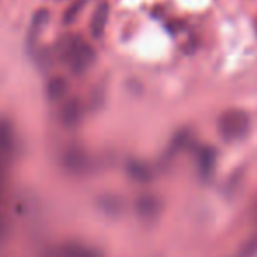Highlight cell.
Segmentation results:
<instances>
[{"label":"cell","mask_w":257,"mask_h":257,"mask_svg":"<svg viewBox=\"0 0 257 257\" xmlns=\"http://www.w3.org/2000/svg\"><path fill=\"white\" fill-rule=\"evenodd\" d=\"M218 133L229 143L239 141L248 134L250 116L243 109H229L218 118Z\"/></svg>","instance_id":"1"},{"label":"cell","mask_w":257,"mask_h":257,"mask_svg":"<svg viewBox=\"0 0 257 257\" xmlns=\"http://www.w3.org/2000/svg\"><path fill=\"white\" fill-rule=\"evenodd\" d=\"M65 57L69 60V65L74 72H83L85 69H88L93 64L95 58V51L88 43L81 39V37H74L71 41V44L67 46Z\"/></svg>","instance_id":"2"},{"label":"cell","mask_w":257,"mask_h":257,"mask_svg":"<svg viewBox=\"0 0 257 257\" xmlns=\"http://www.w3.org/2000/svg\"><path fill=\"white\" fill-rule=\"evenodd\" d=\"M107 20H109V4L107 2H100L95 11H93L92 20H90V32H92L93 37L99 39L102 36L104 30H106Z\"/></svg>","instance_id":"3"},{"label":"cell","mask_w":257,"mask_h":257,"mask_svg":"<svg viewBox=\"0 0 257 257\" xmlns=\"http://www.w3.org/2000/svg\"><path fill=\"white\" fill-rule=\"evenodd\" d=\"M217 162V152L211 147H203L197 152V166H199V173L203 176H210Z\"/></svg>","instance_id":"4"},{"label":"cell","mask_w":257,"mask_h":257,"mask_svg":"<svg viewBox=\"0 0 257 257\" xmlns=\"http://www.w3.org/2000/svg\"><path fill=\"white\" fill-rule=\"evenodd\" d=\"M138 210L143 217H155L161 210V204L155 197H141L140 203H138Z\"/></svg>","instance_id":"5"},{"label":"cell","mask_w":257,"mask_h":257,"mask_svg":"<svg viewBox=\"0 0 257 257\" xmlns=\"http://www.w3.org/2000/svg\"><path fill=\"white\" fill-rule=\"evenodd\" d=\"M128 175L133 176V178L140 180V182H145V180H150L152 173L148 171V168L145 164L133 162V164H128Z\"/></svg>","instance_id":"6"},{"label":"cell","mask_w":257,"mask_h":257,"mask_svg":"<svg viewBox=\"0 0 257 257\" xmlns=\"http://www.w3.org/2000/svg\"><path fill=\"white\" fill-rule=\"evenodd\" d=\"M79 114H81L79 102H78V100H72V102L65 107V120H67V123H74V121H78Z\"/></svg>","instance_id":"7"},{"label":"cell","mask_w":257,"mask_h":257,"mask_svg":"<svg viewBox=\"0 0 257 257\" xmlns=\"http://www.w3.org/2000/svg\"><path fill=\"white\" fill-rule=\"evenodd\" d=\"M236 257H257V234L239 250Z\"/></svg>","instance_id":"8"},{"label":"cell","mask_w":257,"mask_h":257,"mask_svg":"<svg viewBox=\"0 0 257 257\" xmlns=\"http://www.w3.org/2000/svg\"><path fill=\"white\" fill-rule=\"evenodd\" d=\"M83 4H85V0H78V4H74V6H72V8L67 11V15H65V22L71 23L72 20L76 18V15L79 13V9L83 8Z\"/></svg>","instance_id":"9"},{"label":"cell","mask_w":257,"mask_h":257,"mask_svg":"<svg viewBox=\"0 0 257 257\" xmlns=\"http://www.w3.org/2000/svg\"><path fill=\"white\" fill-rule=\"evenodd\" d=\"M65 92V83L62 79H57V81L51 83V95L53 97H58Z\"/></svg>","instance_id":"10"},{"label":"cell","mask_w":257,"mask_h":257,"mask_svg":"<svg viewBox=\"0 0 257 257\" xmlns=\"http://www.w3.org/2000/svg\"><path fill=\"white\" fill-rule=\"evenodd\" d=\"M255 32H257V22H255Z\"/></svg>","instance_id":"11"}]
</instances>
